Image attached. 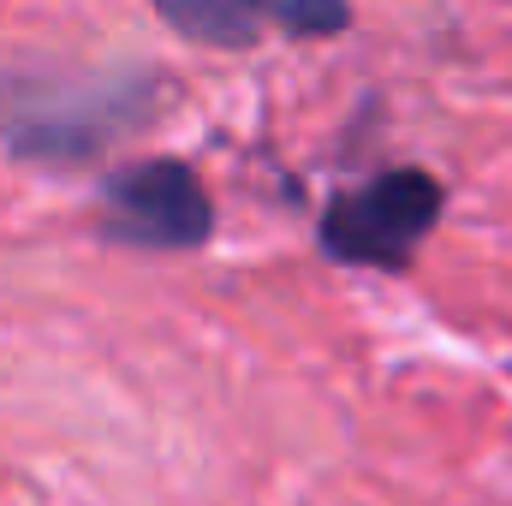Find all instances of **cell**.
<instances>
[{
	"instance_id": "277c9868",
	"label": "cell",
	"mask_w": 512,
	"mask_h": 506,
	"mask_svg": "<svg viewBox=\"0 0 512 506\" xmlns=\"http://www.w3.org/2000/svg\"><path fill=\"white\" fill-rule=\"evenodd\" d=\"M262 24H280L286 36H340L352 24L346 0H251Z\"/></svg>"
},
{
	"instance_id": "3957f363",
	"label": "cell",
	"mask_w": 512,
	"mask_h": 506,
	"mask_svg": "<svg viewBox=\"0 0 512 506\" xmlns=\"http://www.w3.org/2000/svg\"><path fill=\"white\" fill-rule=\"evenodd\" d=\"M155 12L203 48H251L262 36V12L251 0H155Z\"/></svg>"
},
{
	"instance_id": "6da1fadb",
	"label": "cell",
	"mask_w": 512,
	"mask_h": 506,
	"mask_svg": "<svg viewBox=\"0 0 512 506\" xmlns=\"http://www.w3.org/2000/svg\"><path fill=\"white\" fill-rule=\"evenodd\" d=\"M447 191L435 185V173L423 167H387L376 179L340 191L322 209V251L346 268H405L411 251L429 239V227L441 221Z\"/></svg>"
},
{
	"instance_id": "7a4b0ae2",
	"label": "cell",
	"mask_w": 512,
	"mask_h": 506,
	"mask_svg": "<svg viewBox=\"0 0 512 506\" xmlns=\"http://www.w3.org/2000/svg\"><path fill=\"white\" fill-rule=\"evenodd\" d=\"M102 227L143 251H197L215 233V203L185 161H131L102 185Z\"/></svg>"
}]
</instances>
